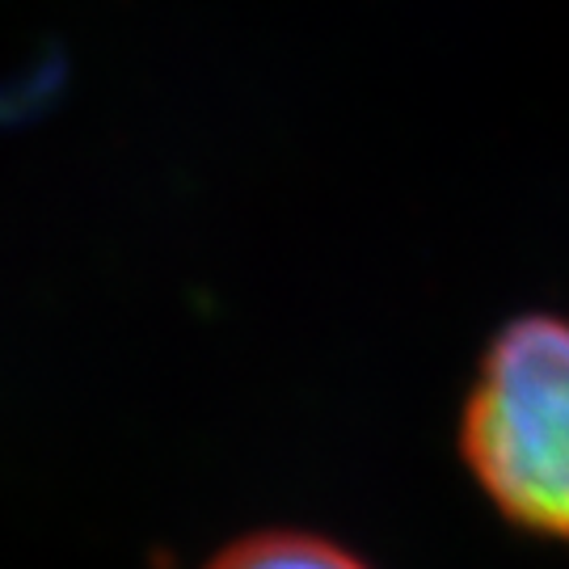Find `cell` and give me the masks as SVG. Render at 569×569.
Listing matches in <instances>:
<instances>
[{
    "mask_svg": "<svg viewBox=\"0 0 569 569\" xmlns=\"http://www.w3.org/2000/svg\"><path fill=\"white\" fill-rule=\"evenodd\" d=\"M203 569H371L363 557L317 531H249L216 552Z\"/></svg>",
    "mask_w": 569,
    "mask_h": 569,
    "instance_id": "2",
    "label": "cell"
},
{
    "mask_svg": "<svg viewBox=\"0 0 569 569\" xmlns=\"http://www.w3.org/2000/svg\"><path fill=\"white\" fill-rule=\"evenodd\" d=\"M460 460L510 528L569 540V317L523 312L489 338L460 409Z\"/></svg>",
    "mask_w": 569,
    "mask_h": 569,
    "instance_id": "1",
    "label": "cell"
}]
</instances>
